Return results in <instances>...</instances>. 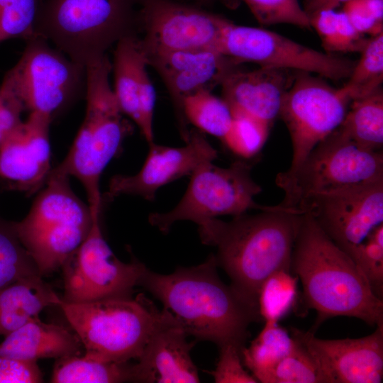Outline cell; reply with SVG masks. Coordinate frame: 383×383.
<instances>
[{
  "label": "cell",
  "mask_w": 383,
  "mask_h": 383,
  "mask_svg": "<svg viewBox=\"0 0 383 383\" xmlns=\"http://www.w3.org/2000/svg\"><path fill=\"white\" fill-rule=\"evenodd\" d=\"M217 267L211 254L199 265L179 267L169 274L146 267L138 285L160 300L187 335L242 350L250 325L262 319L257 306L221 279Z\"/></svg>",
  "instance_id": "6da1fadb"
},
{
  "label": "cell",
  "mask_w": 383,
  "mask_h": 383,
  "mask_svg": "<svg viewBox=\"0 0 383 383\" xmlns=\"http://www.w3.org/2000/svg\"><path fill=\"white\" fill-rule=\"evenodd\" d=\"M302 214L278 204L257 214L235 216L230 221L206 220L198 225L199 234L204 244L216 248L217 265L228 275L231 284L258 308L259 290L266 279L279 270L291 272Z\"/></svg>",
  "instance_id": "7a4b0ae2"
},
{
  "label": "cell",
  "mask_w": 383,
  "mask_h": 383,
  "mask_svg": "<svg viewBox=\"0 0 383 383\" xmlns=\"http://www.w3.org/2000/svg\"><path fill=\"white\" fill-rule=\"evenodd\" d=\"M291 272L301 282L306 307L316 312L311 332L337 316L356 318L371 326L383 323V300L374 294L354 260L308 213L301 215Z\"/></svg>",
  "instance_id": "3957f363"
},
{
  "label": "cell",
  "mask_w": 383,
  "mask_h": 383,
  "mask_svg": "<svg viewBox=\"0 0 383 383\" xmlns=\"http://www.w3.org/2000/svg\"><path fill=\"white\" fill-rule=\"evenodd\" d=\"M141 0H42L35 37L85 67L113 45L140 34Z\"/></svg>",
  "instance_id": "277c9868"
},
{
  "label": "cell",
  "mask_w": 383,
  "mask_h": 383,
  "mask_svg": "<svg viewBox=\"0 0 383 383\" xmlns=\"http://www.w3.org/2000/svg\"><path fill=\"white\" fill-rule=\"evenodd\" d=\"M112 63L107 55L86 67V113L65 159L53 172L74 177L84 187L94 218L103 204L101 174L118 153L132 126L123 117L109 82Z\"/></svg>",
  "instance_id": "5b68a950"
},
{
  "label": "cell",
  "mask_w": 383,
  "mask_h": 383,
  "mask_svg": "<svg viewBox=\"0 0 383 383\" xmlns=\"http://www.w3.org/2000/svg\"><path fill=\"white\" fill-rule=\"evenodd\" d=\"M59 307L80 340L84 355L104 361L138 360L152 336L179 326L166 309L160 310L143 294L72 303Z\"/></svg>",
  "instance_id": "8992f818"
},
{
  "label": "cell",
  "mask_w": 383,
  "mask_h": 383,
  "mask_svg": "<svg viewBox=\"0 0 383 383\" xmlns=\"http://www.w3.org/2000/svg\"><path fill=\"white\" fill-rule=\"evenodd\" d=\"M69 179L51 170L26 216L13 222L42 277L62 267L97 219L89 205L74 194Z\"/></svg>",
  "instance_id": "52a82bcc"
},
{
  "label": "cell",
  "mask_w": 383,
  "mask_h": 383,
  "mask_svg": "<svg viewBox=\"0 0 383 383\" xmlns=\"http://www.w3.org/2000/svg\"><path fill=\"white\" fill-rule=\"evenodd\" d=\"M17 62L4 75L1 91L23 111L54 117L86 91V67L40 37L27 40Z\"/></svg>",
  "instance_id": "ba28073f"
},
{
  "label": "cell",
  "mask_w": 383,
  "mask_h": 383,
  "mask_svg": "<svg viewBox=\"0 0 383 383\" xmlns=\"http://www.w3.org/2000/svg\"><path fill=\"white\" fill-rule=\"evenodd\" d=\"M379 179H383L382 151L360 148L338 128L310 152L296 171L289 176L278 174L275 182L284 193L279 204L298 210L299 204L313 195Z\"/></svg>",
  "instance_id": "9c48e42d"
},
{
  "label": "cell",
  "mask_w": 383,
  "mask_h": 383,
  "mask_svg": "<svg viewBox=\"0 0 383 383\" xmlns=\"http://www.w3.org/2000/svg\"><path fill=\"white\" fill-rule=\"evenodd\" d=\"M212 162L200 165L191 174L184 195L174 209L150 215L148 220L152 226L167 233L179 221L199 225L220 216H235L252 209L268 211L276 207L254 201L262 188L252 177L249 163L237 160L228 167H221Z\"/></svg>",
  "instance_id": "30bf717a"
},
{
  "label": "cell",
  "mask_w": 383,
  "mask_h": 383,
  "mask_svg": "<svg viewBox=\"0 0 383 383\" xmlns=\"http://www.w3.org/2000/svg\"><path fill=\"white\" fill-rule=\"evenodd\" d=\"M351 102L342 88L335 89L320 76L296 72L279 115L290 135L292 158L289 167L279 174L289 176L296 171L310 152L339 127Z\"/></svg>",
  "instance_id": "8fae6325"
},
{
  "label": "cell",
  "mask_w": 383,
  "mask_h": 383,
  "mask_svg": "<svg viewBox=\"0 0 383 383\" xmlns=\"http://www.w3.org/2000/svg\"><path fill=\"white\" fill-rule=\"evenodd\" d=\"M218 50L237 65L253 62L260 67L313 73L334 81L348 79L356 62L318 51L271 30L232 21L223 30Z\"/></svg>",
  "instance_id": "7c38bea8"
},
{
  "label": "cell",
  "mask_w": 383,
  "mask_h": 383,
  "mask_svg": "<svg viewBox=\"0 0 383 383\" xmlns=\"http://www.w3.org/2000/svg\"><path fill=\"white\" fill-rule=\"evenodd\" d=\"M99 220H94L86 239L61 267L65 301L131 296L146 268L133 256L127 263L115 256L104 238Z\"/></svg>",
  "instance_id": "4fadbf2b"
},
{
  "label": "cell",
  "mask_w": 383,
  "mask_h": 383,
  "mask_svg": "<svg viewBox=\"0 0 383 383\" xmlns=\"http://www.w3.org/2000/svg\"><path fill=\"white\" fill-rule=\"evenodd\" d=\"M230 21L220 15L172 0H141L139 43L144 55L218 50L223 30Z\"/></svg>",
  "instance_id": "5bb4252c"
},
{
  "label": "cell",
  "mask_w": 383,
  "mask_h": 383,
  "mask_svg": "<svg viewBox=\"0 0 383 383\" xmlns=\"http://www.w3.org/2000/svg\"><path fill=\"white\" fill-rule=\"evenodd\" d=\"M296 209L349 255L383 223V179L313 195Z\"/></svg>",
  "instance_id": "9a60e30c"
},
{
  "label": "cell",
  "mask_w": 383,
  "mask_h": 383,
  "mask_svg": "<svg viewBox=\"0 0 383 383\" xmlns=\"http://www.w3.org/2000/svg\"><path fill=\"white\" fill-rule=\"evenodd\" d=\"M290 334L307 350L321 383H380L383 379V323L359 338L321 339L296 328Z\"/></svg>",
  "instance_id": "2e32d148"
},
{
  "label": "cell",
  "mask_w": 383,
  "mask_h": 383,
  "mask_svg": "<svg viewBox=\"0 0 383 383\" xmlns=\"http://www.w3.org/2000/svg\"><path fill=\"white\" fill-rule=\"evenodd\" d=\"M185 145L174 148L155 144L150 150L140 170L133 175H115L102 196L103 203L123 194L137 195L153 201L160 187L191 174L201 165L213 162L217 150L196 130L189 131Z\"/></svg>",
  "instance_id": "e0dca14e"
},
{
  "label": "cell",
  "mask_w": 383,
  "mask_h": 383,
  "mask_svg": "<svg viewBox=\"0 0 383 383\" xmlns=\"http://www.w3.org/2000/svg\"><path fill=\"white\" fill-rule=\"evenodd\" d=\"M165 84L186 141L189 130L184 116V100L201 91H212L221 86L226 75L238 67L217 50H179L145 55Z\"/></svg>",
  "instance_id": "ac0fdd59"
},
{
  "label": "cell",
  "mask_w": 383,
  "mask_h": 383,
  "mask_svg": "<svg viewBox=\"0 0 383 383\" xmlns=\"http://www.w3.org/2000/svg\"><path fill=\"white\" fill-rule=\"evenodd\" d=\"M52 118L31 112L0 145V179L10 189L31 195L45 184L50 173V126Z\"/></svg>",
  "instance_id": "d6986e66"
},
{
  "label": "cell",
  "mask_w": 383,
  "mask_h": 383,
  "mask_svg": "<svg viewBox=\"0 0 383 383\" xmlns=\"http://www.w3.org/2000/svg\"><path fill=\"white\" fill-rule=\"evenodd\" d=\"M238 67L222 82V98L232 113L250 116L272 128L294 77L287 70L260 67L242 70Z\"/></svg>",
  "instance_id": "ffe728a7"
},
{
  "label": "cell",
  "mask_w": 383,
  "mask_h": 383,
  "mask_svg": "<svg viewBox=\"0 0 383 383\" xmlns=\"http://www.w3.org/2000/svg\"><path fill=\"white\" fill-rule=\"evenodd\" d=\"M179 326L164 328L150 339L136 364H133V382H199L198 370L190 351L195 342Z\"/></svg>",
  "instance_id": "44dd1931"
},
{
  "label": "cell",
  "mask_w": 383,
  "mask_h": 383,
  "mask_svg": "<svg viewBox=\"0 0 383 383\" xmlns=\"http://www.w3.org/2000/svg\"><path fill=\"white\" fill-rule=\"evenodd\" d=\"M84 347L76 334L64 326L35 317L5 336L0 356L38 360L82 355Z\"/></svg>",
  "instance_id": "7402d4cb"
},
{
  "label": "cell",
  "mask_w": 383,
  "mask_h": 383,
  "mask_svg": "<svg viewBox=\"0 0 383 383\" xmlns=\"http://www.w3.org/2000/svg\"><path fill=\"white\" fill-rule=\"evenodd\" d=\"M59 296L40 275L21 279L0 289V335L4 337L45 308L60 304Z\"/></svg>",
  "instance_id": "603a6c76"
},
{
  "label": "cell",
  "mask_w": 383,
  "mask_h": 383,
  "mask_svg": "<svg viewBox=\"0 0 383 383\" xmlns=\"http://www.w3.org/2000/svg\"><path fill=\"white\" fill-rule=\"evenodd\" d=\"M148 66L139 37L126 38L115 45L112 70L113 92L122 113L138 126L140 122L139 92L143 72Z\"/></svg>",
  "instance_id": "cb8c5ba5"
},
{
  "label": "cell",
  "mask_w": 383,
  "mask_h": 383,
  "mask_svg": "<svg viewBox=\"0 0 383 383\" xmlns=\"http://www.w3.org/2000/svg\"><path fill=\"white\" fill-rule=\"evenodd\" d=\"M338 128L360 148L373 152L383 147V91L379 87L351 102Z\"/></svg>",
  "instance_id": "d4e9b609"
},
{
  "label": "cell",
  "mask_w": 383,
  "mask_h": 383,
  "mask_svg": "<svg viewBox=\"0 0 383 383\" xmlns=\"http://www.w3.org/2000/svg\"><path fill=\"white\" fill-rule=\"evenodd\" d=\"M133 364L104 361L85 355L56 360L50 382H133Z\"/></svg>",
  "instance_id": "484cf974"
},
{
  "label": "cell",
  "mask_w": 383,
  "mask_h": 383,
  "mask_svg": "<svg viewBox=\"0 0 383 383\" xmlns=\"http://www.w3.org/2000/svg\"><path fill=\"white\" fill-rule=\"evenodd\" d=\"M295 340L278 322L265 321L262 330L240 351L243 363L258 381L292 350Z\"/></svg>",
  "instance_id": "4316f807"
},
{
  "label": "cell",
  "mask_w": 383,
  "mask_h": 383,
  "mask_svg": "<svg viewBox=\"0 0 383 383\" xmlns=\"http://www.w3.org/2000/svg\"><path fill=\"white\" fill-rule=\"evenodd\" d=\"M182 109L187 122L221 140L231 127L233 114L229 106L211 91H201L187 97Z\"/></svg>",
  "instance_id": "83f0119b"
},
{
  "label": "cell",
  "mask_w": 383,
  "mask_h": 383,
  "mask_svg": "<svg viewBox=\"0 0 383 383\" xmlns=\"http://www.w3.org/2000/svg\"><path fill=\"white\" fill-rule=\"evenodd\" d=\"M360 60L341 87L351 101L366 96L383 81V33L370 36L360 52Z\"/></svg>",
  "instance_id": "f1b7e54d"
},
{
  "label": "cell",
  "mask_w": 383,
  "mask_h": 383,
  "mask_svg": "<svg viewBox=\"0 0 383 383\" xmlns=\"http://www.w3.org/2000/svg\"><path fill=\"white\" fill-rule=\"evenodd\" d=\"M34 275H40L38 267L20 240L13 221L0 217V289Z\"/></svg>",
  "instance_id": "f546056e"
},
{
  "label": "cell",
  "mask_w": 383,
  "mask_h": 383,
  "mask_svg": "<svg viewBox=\"0 0 383 383\" xmlns=\"http://www.w3.org/2000/svg\"><path fill=\"white\" fill-rule=\"evenodd\" d=\"M298 277L291 272L279 270L262 284L257 296L259 313L262 320L279 322L294 306Z\"/></svg>",
  "instance_id": "4dcf8cb0"
},
{
  "label": "cell",
  "mask_w": 383,
  "mask_h": 383,
  "mask_svg": "<svg viewBox=\"0 0 383 383\" xmlns=\"http://www.w3.org/2000/svg\"><path fill=\"white\" fill-rule=\"evenodd\" d=\"M293 338L295 343L292 351L260 377L259 382L321 383L318 368L312 357L305 347Z\"/></svg>",
  "instance_id": "1f68e13d"
},
{
  "label": "cell",
  "mask_w": 383,
  "mask_h": 383,
  "mask_svg": "<svg viewBox=\"0 0 383 383\" xmlns=\"http://www.w3.org/2000/svg\"><path fill=\"white\" fill-rule=\"evenodd\" d=\"M232 114L231 127L222 142L237 155L245 159L253 157L264 146L271 127L243 113Z\"/></svg>",
  "instance_id": "d6a6232c"
},
{
  "label": "cell",
  "mask_w": 383,
  "mask_h": 383,
  "mask_svg": "<svg viewBox=\"0 0 383 383\" xmlns=\"http://www.w3.org/2000/svg\"><path fill=\"white\" fill-rule=\"evenodd\" d=\"M42 0H0V43L11 38L26 40L34 30Z\"/></svg>",
  "instance_id": "836d02e7"
},
{
  "label": "cell",
  "mask_w": 383,
  "mask_h": 383,
  "mask_svg": "<svg viewBox=\"0 0 383 383\" xmlns=\"http://www.w3.org/2000/svg\"><path fill=\"white\" fill-rule=\"evenodd\" d=\"M349 256L362 270L374 294L383 300V223L377 226Z\"/></svg>",
  "instance_id": "e575fe53"
},
{
  "label": "cell",
  "mask_w": 383,
  "mask_h": 383,
  "mask_svg": "<svg viewBox=\"0 0 383 383\" xmlns=\"http://www.w3.org/2000/svg\"><path fill=\"white\" fill-rule=\"evenodd\" d=\"M259 23L290 24L311 29L309 18L299 0H243Z\"/></svg>",
  "instance_id": "d590c367"
},
{
  "label": "cell",
  "mask_w": 383,
  "mask_h": 383,
  "mask_svg": "<svg viewBox=\"0 0 383 383\" xmlns=\"http://www.w3.org/2000/svg\"><path fill=\"white\" fill-rule=\"evenodd\" d=\"M214 370L209 372L216 383H257L258 381L245 370L241 350L233 345H223Z\"/></svg>",
  "instance_id": "8d00e7d4"
},
{
  "label": "cell",
  "mask_w": 383,
  "mask_h": 383,
  "mask_svg": "<svg viewBox=\"0 0 383 383\" xmlns=\"http://www.w3.org/2000/svg\"><path fill=\"white\" fill-rule=\"evenodd\" d=\"M43 382L37 360L0 356V383H38Z\"/></svg>",
  "instance_id": "74e56055"
},
{
  "label": "cell",
  "mask_w": 383,
  "mask_h": 383,
  "mask_svg": "<svg viewBox=\"0 0 383 383\" xmlns=\"http://www.w3.org/2000/svg\"><path fill=\"white\" fill-rule=\"evenodd\" d=\"M311 28L319 35L326 52H338L337 11L322 10L309 16Z\"/></svg>",
  "instance_id": "f35d334b"
},
{
  "label": "cell",
  "mask_w": 383,
  "mask_h": 383,
  "mask_svg": "<svg viewBox=\"0 0 383 383\" xmlns=\"http://www.w3.org/2000/svg\"><path fill=\"white\" fill-rule=\"evenodd\" d=\"M343 11L360 33L373 36L383 33V23L375 20L362 0H350L345 3Z\"/></svg>",
  "instance_id": "ab89813d"
},
{
  "label": "cell",
  "mask_w": 383,
  "mask_h": 383,
  "mask_svg": "<svg viewBox=\"0 0 383 383\" xmlns=\"http://www.w3.org/2000/svg\"><path fill=\"white\" fill-rule=\"evenodd\" d=\"M364 35L355 29L343 11H337L338 52H360L367 40Z\"/></svg>",
  "instance_id": "60d3db41"
},
{
  "label": "cell",
  "mask_w": 383,
  "mask_h": 383,
  "mask_svg": "<svg viewBox=\"0 0 383 383\" xmlns=\"http://www.w3.org/2000/svg\"><path fill=\"white\" fill-rule=\"evenodd\" d=\"M21 106L0 89V145L23 121Z\"/></svg>",
  "instance_id": "b9f144b4"
},
{
  "label": "cell",
  "mask_w": 383,
  "mask_h": 383,
  "mask_svg": "<svg viewBox=\"0 0 383 383\" xmlns=\"http://www.w3.org/2000/svg\"><path fill=\"white\" fill-rule=\"evenodd\" d=\"M350 0H313L305 3L304 11L308 16L316 11L322 10H335L341 4Z\"/></svg>",
  "instance_id": "7bdbcfd3"
},
{
  "label": "cell",
  "mask_w": 383,
  "mask_h": 383,
  "mask_svg": "<svg viewBox=\"0 0 383 383\" xmlns=\"http://www.w3.org/2000/svg\"><path fill=\"white\" fill-rule=\"evenodd\" d=\"M372 16L383 23V0H362Z\"/></svg>",
  "instance_id": "ee69618b"
},
{
  "label": "cell",
  "mask_w": 383,
  "mask_h": 383,
  "mask_svg": "<svg viewBox=\"0 0 383 383\" xmlns=\"http://www.w3.org/2000/svg\"><path fill=\"white\" fill-rule=\"evenodd\" d=\"M203 5H210L211 4L219 2L230 8L235 7L237 4L236 0H194Z\"/></svg>",
  "instance_id": "f6af8a7d"
},
{
  "label": "cell",
  "mask_w": 383,
  "mask_h": 383,
  "mask_svg": "<svg viewBox=\"0 0 383 383\" xmlns=\"http://www.w3.org/2000/svg\"><path fill=\"white\" fill-rule=\"evenodd\" d=\"M313 1V0H306V2H308V1Z\"/></svg>",
  "instance_id": "bcb514c9"
}]
</instances>
